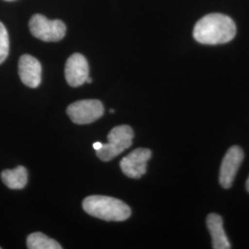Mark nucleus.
I'll return each instance as SVG.
<instances>
[{"instance_id": "f257e3e1", "label": "nucleus", "mask_w": 249, "mask_h": 249, "mask_svg": "<svg viewBox=\"0 0 249 249\" xmlns=\"http://www.w3.org/2000/svg\"><path fill=\"white\" fill-rule=\"evenodd\" d=\"M236 35V26L230 17L213 13L200 18L193 30L196 42L202 45H215L226 44Z\"/></svg>"}, {"instance_id": "f03ea898", "label": "nucleus", "mask_w": 249, "mask_h": 249, "mask_svg": "<svg viewBox=\"0 0 249 249\" xmlns=\"http://www.w3.org/2000/svg\"><path fill=\"white\" fill-rule=\"evenodd\" d=\"M83 210L107 222H123L131 215L130 208L120 199L107 196H89L83 200Z\"/></svg>"}, {"instance_id": "7ed1b4c3", "label": "nucleus", "mask_w": 249, "mask_h": 249, "mask_svg": "<svg viewBox=\"0 0 249 249\" xmlns=\"http://www.w3.org/2000/svg\"><path fill=\"white\" fill-rule=\"evenodd\" d=\"M133 138V130L129 125H117L109 132L108 142L103 143L102 148L96 151V155L104 161L113 160L132 145Z\"/></svg>"}, {"instance_id": "20e7f679", "label": "nucleus", "mask_w": 249, "mask_h": 249, "mask_svg": "<svg viewBox=\"0 0 249 249\" xmlns=\"http://www.w3.org/2000/svg\"><path fill=\"white\" fill-rule=\"evenodd\" d=\"M31 34L44 42H58L66 36L67 27L60 19H49L42 14L34 15L29 21Z\"/></svg>"}, {"instance_id": "39448f33", "label": "nucleus", "mask_w": 249, "mask_h": 249, "mask_svg": "<svg viewBox=\"0 0 249 249\" xmlns=\"http://www.w3.org/2000/svg\"><path fill=\"white\" fill-rule=\"evenodd\" d=\"M105 108L99 100H81L67 109L68 116L75 124H90L104 115Z\"/></svg>"}, {"instance_id": "423d86ee", "label": "nucleus", "mask_w": 249, "mask_h": 249, "mask_svg": "<svg viewBox=\"0 0 249 249\" xmlns=\"http://www.w3.org/2000/svg\"><path fill=\"white\" fill-rule=\"evenodd\" d=\"M244 160V152L240 147L232 146L223 157L220 168L219 182L223 188H230Z\"/></svg>"}, {"instance_id": "0eeeda50", "label": "nucleus", "mask_w": 249, "mask_h": 249, "mask_svg": "<svg viewBox=\"0 0 249 249\" xmlns=\"http://www.w3.org/2000/svg\"><path fill=\"white\" fill-rule=\"evenodd\" d=\"M151 157L149 149H136L121 160L120 168L127 178L139 179L146 174L147 163Z\"/></svg>"}, {"instance_id": "6e6552de", "label": "nucleus", "mask_w": 249, "mask_h": 249, "mask_svg": "<svg viewBox=\"0 0 249 249\" xmlns=\"http://www.w3.org/2000/svg\"><path fill=\"white\" fill-rule=\"evenodd\" d=\"M65 77L71 87H79L86 82L89 77V64L84 55L76 53L69 57L65 67Z\"/></svg>"}, {"instance_id": "1a4fd4ad", "label": "nucleus", "mask_w": 249, "mask_h": 249, "mask_svg": "<svg viewBox=\"0 0 249 249\" xmlns=\"http://www.w3.org/2000/svg\"><path fill=\"white\" fill-rule=\"evenodd\" d=\"M18 75L24 85L36 89L42 81V66L36 57L23 54L18 61Z\"/></svg>"}, {"instance_id": "9d476101", "label": "nucleus", "mask_w": 249, "mask_h": 249, "mask_svg": "<svg viewBox=\"0 0 249 249\" xmlns=\"http://www.w3.org/2000/svg\"><path fill=\"white\" fill-rule=\"evenodd\" d=\"M206 223L212 236L213 248L214 249H231L230 242L223 228V218L219 214H209Z\"/></svg>"}, {"instance_id": "9b49d317", "label": "nucleus", "mask_w": 249, "mask_h": 249, "mask_svg": "<svg viewBox=\"0 0 249 249\" xmlns=\"http://www.w3.org/2000/svg\"><path fill=\"white\" fill-rule=\"evenodd\" d=\"M2 182L11 189H21L28 182V173L25 167L18 166L15 169L4 170L1 173Z\"/></svg>"}, {"instance_id": "f8f14e48", "label": "nucleus", "mask_w": 249, "mask_h": 249, "mask_svg": "<svg viewBox=\"0 0 249 249\" xmlns=\"http://www.w3.org/2000/svg\"><path fill=\"white\" fill-rule=\"evenodd\" d=\"M27 248L30 249H61L62 247L42 232H34L27 238Z\"/></svg>"}, {"instance_id": "ddd939ff", "label": "nucleus", "mask_w": 249, "mask_h": 249, "mask_svg": "<svg viewBox=\"0 0 249 249\" xmlns=\"http://www.w3.org/2000/svg\"><path fill=\"white\" fill-rule=\"evenodd\" d=\"M9 53V34L5 25L0 21V64L7 59Z\"/></svg>"}, {"instance_id": "4468645a", "label": "nucleus", "mask_w": 249, "mask_h": 249, "mask_svg": "<svg viewBox=\"0 0 249 249\" xmlns=\"http://www.w3.org/2000/svg\"><path fill=\"white\" fill-rule=\"evenodd\" d=\"M102 146H103V143L100 142H94L92 144L93 149L96 151H99V150L102 148Z\"/></svg>"}, {"instance_id": "2eb2a0df", "label": "nucleus", "mask_w": 249, "mask_h": 249, "mask_svg": "<svg viewBox=\"0 0 249 249\" xmlns=\"http://www.w3.org/2000/svg\"><path fill=\"white\" fill-rule=\"evenodd\" d=\"M246 187H247V190L249 192V177L247 180V183H246Z\"/></svg>"}, {"instance_id": "dca6fc26", "label": "nucleus", "mask_w": 249, "mask_h": 249, "mask_svg": "<svg viewBox=\"0 0 249 249\" xmlns=\"http://www.w3.org/2000/svg\"><path fill=\"white\" fill-rule=\"evenodd\" d=\"M86 82H87V83H91V82H92V80H91L89 77H88V78H87V80H86Z\"/></svg>"}, {"instance_id": "f3484780", "label": "nucleus", "mask_w": 249, "mask_h": 249, "mask_svg": "<svg viewBox=\"0 0 249 249\" xmlns=\"http://www.w3.org/2000/svg\"><path fill=\"white\" fill-rule=\"evenodd\" d=\"M114 112H115V110H114V109H111V110H110V113H112V114H113Z\"/></svg>"}, {"instance_id": "a211bd4d", "label": "nucleus", "mask_w": 249, "mask_h": 249, "mask_svg": "<svg viewBox=\"0 0 249 249\" xmlns=\"http://www.w3.org/2000/svg\"><path fill=\"white\" fill-rule=\"evenodd\" d=\"M5 1H14V0H5Z\"/></svg>"}, {"instance_id": "6ab92c4d", "label": "nucleus", "mask_w": 249, "mask_h": 249, "mask_svg": "<svg viewBox=\"0 0 249 249\" xmlns=\"http://www.w3.org/2000/svg\"><path fill=\"white\" fill-rule=\"evenodd\" d=\"M0 249H1V248H0Z\"/></svg>"}]
</instances>
